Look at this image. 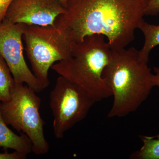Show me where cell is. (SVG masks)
<instances>
[{
  "label": "cell",
  "mask_w": 159,
  "mask_h": 159,
  "mask_svg": "<svg viewBox=\"0 0 159 159\" xmlns=\"http://www.w3.org/2000/svg\"><path fill=\"white\" fill-rule=\"evenodd\" d=\"M149 0H68L55 28L72 43L102 34L111 50L125 48L144 21Z\"/></svg>",
  "instance_id": "1"
},
{
  "label": "cell",
  "mask_w": 159,
  "mask_h": 159,
  "mask_svg": "<svg viewBox=\"0 0 159 159\" xmlns=\"http://www.w3.org/2000/svg\"><path fill=\"white\" fill-rule=\"evenodd\" d=\"M152 75L148 63L140 58L139 51L134 48L111 50L102 74L114 97L109 118L125 117L135 111L153 88Z\"/></svg>",
  "instance_id": "2"
},
{
  "label": "cell",
  "mask_w": 159,
  "mask_h": 159,
  "mask_svg": "<svg viewBox=\"0 0 159 159\" xmlns=\"http://www.w3.org/2000/svg\"><path fill=\"white\" fill-rule=\"evenodd\" d=\"M111 49L102 34L86 36L72 43L70 56L54 64L51 69L85 90L96 102L112 95L106 84L102 72L110 58Z\"/></svg>",
  "instance_id": "3"
},
{
  "label": "cell",
  "mask_w": 159,
  "mask_h": 159,
  "mask_svg": "<svg viewBox=\"0 0 159 159\" xmlns=\"http://www.w3.org/2000/svg\"><path fill=\"white\" fill-rule=\"evenodd\" d=\"M36 93L27 84L14 82L10 100L2 102L1 111L7 125L25 134L32 144V152L41 155L49 152L50 145L44 132L45 122L40 114L41 99Z\"/></svg>",
  "instance_id": "4"
},
{
  "label": "cell",
  "mask_w": 159,
  "mask_h": 159,
  "mask_svg": "<svg viewBox=\"0 0 159 159\" xmlns=\"http://www.w3.org/2000/svg\"><path fill=\"white\" fill-rule=\"evenodd\" d=\"M32 72L44 89L50 85L49 70L71 55L72 42L53 26L26 25L23 35Z\"/></svg>",
  "instance_id": "5"
},
{
  "label": "cell",
  "mask_w": 159,
  "mask_h": 159,
  "mask_svg": "<svg viewBox=\"0 0 159 159\" xmlns=\"http://www.w3.org/2000/svg\"><path fill=\"white\" fill-rule=\"evenodd\" d=\"M95 102L82 88L60 76L50 94L55 138L62 139L67 131L85 119Z\"/></svg>",
  "instance_id": "6"
},
{
  "label": "cell",
  "mask_w": 159,
  "mask_h": 159,
  "mask_svg": "<svg viewBox=\"0 0 159 159\" xmlns=\"http://www.w3.org/2000/svg\"><path fill=\"white\" fill-rule=\"evenodd\" d=\"M24 24L3 21L0 25V55L8 65L15 83L26 84L36 93L44 89L28 67L23 54Z\"/></svg>",
  "instance_id": "7"
},
{
  "label": "cell",
  "mask_w": 159,
  "mask_h": 159,
  "mask_svg": "<svg viewBox=\"0 0 159 159\" xmlns=\"http://www.w3.org/2000/svg\"><path fill=\"white\" fill-rule=\"evenodd\" d=\"M66 8L58 0H14L3 21L28 25L54 26Z\"/></svg>",
  "instance_id": "8"
},
{
  "label": "cell",
  "mask_w": 159,
  "mask_h": 159,
  "mask_svg": "<svg viewBox=\"0 0 159 159\" xmlns=\"http://www.w3.org/2000/svg\"><path fill=\"white\" fill-rule=\"evenodd\" d=\"M1 103L0 101V147L28 155L32 152L30 139L25 134L21 133L19 135L9 129L2 115Z\"/></svg>",
  "instance_id": "9"
},
{
  "label": "cell",
  "mask_w": 159,
  "mask_h": 159,
  "mask_svg": "<svg viewBox=\"0 0 159 159\" xmlns=\"http://www.w3.org/2000/svg\"><path fill=\"white\" fill-rule=\"evenodd\" d=\"M145 37V42L142 49L139 51L140 58L148 63L151 51L159 45V25H151L143 22L139 28Z\"/></svg>",
  "instance_id": "10"
},
{
  "label": "cell",
  "mask_w": 159,
  "mask_h": 159,
  "mask_svg": "<svg viewBox=\"0 0 159 159\" xmlns=\"http://www.w3.org/2000/svg\"><path fill=\"white\" fill-rule=\"evenodd\" d=\"M14 80L6 61L0 55V101L5 102L10 99L11 88Z\"/></svg>",
  "instance_id": "11"
},
{
  "label": "cell",
  "mask_w": 159,
  "mask_h": 159,
  "mask_svg": "<svg viewBox=\"0 0 159 159\" xmlns=\"http://www.w3.org/2000/svg\"><path fill=\"white\" fill-rule=\"evenodd\" d=\"M143 146L139 151L131 155L135 159H159V139L142 136Z\"/></svg>",
  "instance_id": "12"
},
{
  "label": "cell",
  "mask_w": 159,
  "mask_h": 159,
  "mask_svg": "<svg viewBox=\"0 0 159 159\" xmlns=\"http://www.w3.org/2000/svg\"><path fill=\"white\" fill-rule=\"evenodd\" d=\"M159 14V0H149L145 16H155Z\"/></svg>",
  "instance_id": "13"
},
{
  "label": "cell",
  "mask_w": 159,
  "mask_h": 159,
  "mask_svg": "<svg viewBox=\"0 0 159 159\" xmlns=\"http://www.w3.org/2000/svg\"><path fill=\"white\" fill-rule=\"evenodd\" d=\"M14 0H0V25L4 20L6 12Z\"/></svg>",
  "instance_id": "14"
},
{
  "label": "cell",
  "mask_w": 159,
  "mask_h": 159,
  "mask_svg": "<svg viewBox=\"0 0 159 159\" xmlns=\"http://www.w3.org/2000/svg\"><path fill=\"white\" fill-rule=\"evenodd\" d=\"M27 157L26 155L20 153L15 151L11 153H9L7 151H5L3 153H0V159H25Z\"/></svg>",
  "instance_id": "15"
},
{
  "label": "cell",
  "mask_w": 159,
  "mask_h": 159,
  "mask_svg": "<svg viewBox=\"0 0 159 159\" xmlns=\"http://www.w3.org/2000/svg\"><path fill=\"white\" fill-rule=\"evenodd\" d=\"M153 70L155 74H152L151 78V82L152 87L157 86L159 87V68L154 67ZM152 138L159 139V134L156 136H150Z\"/></svg>",
  "instance_id": "16"
},
{
  "label": "cell",
  "mask_w": 159,
  "mask_h": 159,
  "mask_svg": "<svg viewBox=\"0 0 159 159\" xmlns=\"http://www.w3.org/2000/svg\"><path fill=\"white\" fill-rule=\"evenodd\" d=\"M58 1L66 8V6L68 0H58Z\"/></svg>",
  "instance_id": "17"
}]
</instances>
